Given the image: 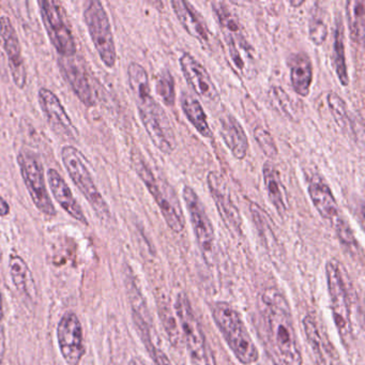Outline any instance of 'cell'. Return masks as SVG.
<instances>
[{
	"label": "cell",
	"instance_id": "cell-34",
	"mask_svg": "<svg viewBox=\"0 0 365 365\" xmlns=\"http://www.w3.org/2000/svg\"><path fill=\"white\" fill-rule=\"evenodd\" d=\"M253 134L256 143L266 157L271 160L275 159L279 155V149H277L274 138L271 135L270 132L267 131L264 128L256 127Z\"/></svg>",
	"mask_w": 365,
	"mask_h": 365
},
{
	"label": "cell",
	"instance_id": "cell-23",
	"mask_svg": "<svg viewBox=\"0 0 365 365\" xmlns=\"http://www.w3.org/2000/svg\"><path fill=\"white\" fill-rule=\"evenodd\" d=\"M303 330L307 343L313 352L314 360L317 365H334V356L332 348L324 339L320 331L317 320L312 315H307L302 319Z\"/></svg>",
	"mask_w": 365,
	"mask_h": 365
},
{
	"label": "cell",
	"instance_id": "cell-5",
	"mask_svg": "<svg viewBox=\"0 0 365 365\" xmlns=\"http://www.w3.org/2000/svg\"><path fill=\"white\" fill-rule=\"evenodd\" d=\"M175 315L178 320L192 364L217 365L212 349L185 292L177 294Z\"/></svg>",
	"mask_w": 365,
	"mask_h": 365
},
{
	"label": "cell",
	"instance_id": "cell-22",
	"mask_svg": "<svg viewBox=\"0 0 365 365\" xmlns=\"http://www.w3.org/2000/svg\"><path fill=\"white\" fill-rule=\"evenodd\" d=\"M220 125L222 138L232 155L237 160L245 159L250 143L241 123L232 115L225 114L220 119Z\"/></svg>",
	"mask_w": 365,
	"mask_h": 365
},
{
	"label": "cell",
	"instance_id": "cell-8",
	"mask_svg": "<svg viewBox=\"0 0 365 365\" xmlns=\"http://www.w3.org/2000/svg\"><path fill=\"white\" fill-rule=\"evenodd\" d=\"M39 6L44 29L55 50L63 58L76 56L78 46L63 6L55 0H42Z\"/></svg>",
	"mask_w": 365,
	"mask_h": 365
},
{
	"label": "cell",
	"instance_id": "cell-16",
	"mask_svg": "<svg viewBox=\"0 0 365 365\" xmlns=\"http://www.w3.org/2000/svg\"><path fill=\"white\" fill-rule=\"evenodd\" d=\"M0 37L3 39L14 84L18 88L23 89L27 83L26 65L18 34L7 16H0Z\"/></svg>",
	"mask_w": 365,
	"mask_h": 365
},
{
	"label": "cell",
	"instance_id": "cell-36",
	"mask_svg": "<svg viewBox=\"0 0 365 365\" xmlns=\"http://www.w3.org/2000/svg\"><path fill=\"white\" fill-rule=\"evenodd\" d=\"M6 354V331L4 322L3 299L0 294V363L3 362Z\"/></svg>",
	"mask_w": 365,
	"mask_h": 365
},
{
	"label": "cell",
	"instance_id": "cell-31",
	"mask_svg": "<svg viewBox=\"0 0 365 365\" xmlns=\"http://www.w3.org/2000/svg\"><path fill=\"white\" fill-rule=\"evenodd\" d=\"M309 37L313 44L317 46H322L328 38V25L322 8H315L312 11L309 21Z\"/></svg>",
	"mask_w": 365,
	"mask_h": 365
},
{
	"label": "cell",
	"instance_id": "cell-32",
	"mask_svg": "<svg viewBox=\"0 0 365 365\" xmlns=\"http://www.w3.org/2000/svg\"><path fill=\"white\" fill-rule=\"evenodd\" d=\"M155 91L161 98L164 104L174 106L176 102V91H175V80L170 70L165 69L159 74L155 83Z\"/></svg>",
	"mask_w": 365,
	"mask_h": 365
},
{
	"label": "cell",
	"instance_id": "cell-38",
	"mask_svg": "<svg viewBox=\"0 0 365 365\" xmlns=\"http://www.w3.org/2000/svg\"><path fill=\"white\" fill-rule=\"evenodd\" d=\"M129 365H146L144 361L140 360L138 358H133L130 360Z\"/></svg>",
	"mask_w": 365,
	"mask_h": 365
},
{
	"label": "cell",
	"instance_id": "cell-21",
	"mask_svg": "<svg viewBox=\"0 0 365 365\" xmlns=\"http://www.w3.org/2000/svg\"><path fill=\"white\" fill-rule=\"evenodd\" d=\"M309 198L322 219L334 222L341 215L339 205L330 187L319 177H314L307 185Z\"/></svg>",
	"mask_w": 365,
	"mask_h": 365
},
{
	"label": "cell",
	"instance_id": "cell-9",
	"mask_svg": "<svg viewBox=\"0 0 365 365\" xmlns=\"http://www.w3.org/2000/svg\"><path fill=\"white\" fill-rule=\"evenodd\" d=\"M84 20L102 63L108 68H114L117 61L116 46L103 4L99 0L89 1L84 10Z\"/></svg>",
	"mask_w": 365,
	"mask_h": 365
},
{
	"label": "cell",
	"instance_id": "cell-10",
	"mask_svg": "<svg viewBox=\"0 0 365 365\" xmlns=\"http://www.w3.org/2000/svg\"><path fill=\"white\" fill-rule=\"evenodd\" d=\"M18 164L34 205L43 215H56V208L46 187L43 165L39 157L29 149H23L19 153Z\"/></svg>",
	"mask_w": 365,
	"mask_h": 365
},
{
	"label": "cell",
	"instance_id": "cell-2",
	"mask_svg": "<svg viewBox=\"0 0 365 365\" xmlns=\"http://www.w3.org/2000/svg\"><path fill=\"white\" fill-rule=\"evenodd\" d=\"M262 312L271 343L284 365H302L289 303L277 288H267L262 296Z\"/></svg>",
	"mask_w": 365,
	"mask_h": 365
},
{
	"label": "cell",
	"instance_id": "cell-35",
	"mask_svg": "<svg viewBox=\"0 0 365 365\" xmlns=\"http://www.w3.org/2000/svg\"><path fill=\"white\" fill-rule=\"evenodd\" d=\"M272 95L275 101L279 104V110L290 119H296V112H294V102L290 99L289 96L281 88V87H273Z\"/></svg>",
	"mask_w": 365,
	"mask_h": 365
},
{
	"label": "cell",
	"instance_id": "cell-19",
	"mask_svg": "<svg viewBox=\"0 0 365 365\" xmlns=\"http://www.w3.org/2000/svg\"><path fill=\"white\" fill-rule=\"evenodd\" d=\"M48 181L51 191H52L56 202L61 205V208L76 221L84 224V225H88V220H87L82 207L74 197L73 193L65 179L54 168L48 170Z\"/></svg>",
	"mask_w": 365,
	"mask_h": 365
},
{
	"label": "cell",
	"instance_id": "cell-17",
	"mask_svg": "<svg viewBox=\"0 0 365 365\" xmlns=\"http://www.w3.org/2000/svg\"><path fill=\"white\" fill-rule=\"evenodd\" d=\"M181 71L192 91L208 102H217L220 93L206 68L193 55L183 53L179 59Z\"/></svg>",
	"mask_w": 365,
	"mask_h": 365
},
{
	"label": "cell",
	"instance_id": "cell-26",
	"mask_svg": "<svg viewBox=\"0 0 365 365\" xmlns=\"http://www.w3.org/2000/svg\"><path fill=\"white\" fill-rule=\"evenodd\" d=\"M181 108L185 113L187 120L195 128L196 131L205 138H211L213 136L212 130L208 123L206 113L202 108V103L193 96L187 93H182L180 98Z\"/></svg>",
	"mask_w": 365,
	"mask_h": 365
},
{
	"label": "cell",
	"instance_id": "cell-30",
	"mask_svg": "<svg viewBox=\"0 0 365 365\" xmlns=\"http://www.w3.org/2000/svg\"><path fill=\"white\" fill-rule=\"evenodd\" d=\"M327 102H328L329 108H330L331 114H332L336 125L345 131L351 130V119H350L345 100L334 91H331L327 97Z\"/></svg>",
	"mask_w": 365,
	"mask_h": 365
},
{
	"label": "cell",
	"instance_id": "cell-6",
	"mask_svg": "<svg viewBox=\"0 0 365 365\" xmlns=\"http://www.w3.org/2000/svg\"><path fill=\"white\" fill-rule=\"evenodd\" d=\"M326 279L333 320L341 341L348 346L352 339L351 305L341 266L337 260L327 262Z\"/></svg>",
	"mask_w": 365,
	"mask_h": 365
},
{
	"label": "cell",
	"instance_id": "cell-27",
	"mask_svg": "<svg viewBox=\"0 0 365 365\" xmlns=\"http://www.w3.org/2000/svg\"><path fill=\"white\" fill-rule=\"evenodd\" d=\"M333 66L337 78L344 87L349 85L347 63H346L345 43H344V24L341 16H337L335 22L334 44H333Z\"/></svg>",
	"mask_w": 365,
	"mask_h": 365
},
{
	"label": "cell",
	"instance_id": "cell-3",
	"mask_svg": "<svg viewBox=\"0 0 365 365\" xmlns=\"http://www.w3.org/2000/svg\"><path fill=\"white\" fill-rule=\"evenodd\" d=\"M211 314L215 324L237 360L243 365L257 362L259 351L237 309L227 302L220 301L213 304Z\"/></svg>",
	"mask_w": 365,
	"mask_h": 365
},
{
	"label": "cell",
	"instance_id": "cell-20",
	"mask_svg": "<svg viewBox=\"0 0 365 365\" xmlns=\"http://www.w3.org/2000/svg\"><path fill=\"white\" fill-rule=\"evenodd\" d=\"M170 5L185 31L202 43H208L210 40V33L205 22L204 16H202V14L191 4L185 0H173Z\"/></svg>",
	"mask_w": 365,
	"mask_h": 365
},
{
	"label": "cell",
	"instance_id": "cell-18",
	"mask_svg": "<svg viewBox=\"0 0 365 365\" xmlns=\"http://www.w3.org/2000/svg\"><path fill=\"white\" fill-rule=\"evenodd\" d=\"M61 71L69 83L76 97L87 108H93L96 104L95 91L91 86L86 70L83 69L73 57L59 59Z\"/></svg>",
	"mask_w": 365,
	"mask_h": 365
},
{
	"label": "cell",
	"instance_id": "cell-33",
	"mask_svg": "<svg viewBox=\"0 0 365 365\" xmlns=\"http://www.w3.org/2000/svg\"><path fill=\"white\" fill-rule=\"evenodd\" d=\"M335 232H336L337 238L341 241V245L348 250L351 254L358 255L360 252V247H359L358 240H356V236H354V230L350 227L349 223L346 221L344 217L339 215L334 222Z\"/></svg>",
	"mask_w": 365,
	"mask_h": 365
},
{
	"label": "cell",
	"instance_id": "cell-39",
	"mask_svg": "<svg viewBox=\"0 0 365 365\" xmlns=\"http://www.w3.org/2000/svg\"><path fill=\"white\" fill-rule=\"evenodd\" d=\"M289 4L292 7H300V6H302L303 4H304V1H290Z\"/></svg>",
	"mask_w": 365,
	"mask_h": 365
},
{
	"label": "cell",
	"instance_id": "cell-15",
	"mask_svg": "<svg viewBox=\"0 0 365 365\" xmlns=\"http://www.w3.org/2000/svg\"><path fill=\"white\" fill-rule=\"evenodd\" d=\"M38 100L53 131L65 140L76 142L78 138V129L56 93L50 89L41 88Z\"/></svg>",
	"mask_w": 365,
	"mask_h": 365
},
{
	"label": "cell",
	"instance_id": "cell-1",
	"mask_svg": "<svg viewBox=\"0 0 365 365\" xmlns=\"http://www.w3.org/2000/svg\"><path fill=\"white\" fill-rule=\"evenodd\" d=\"M128 81L140 120L151 142L165 155L174 153L177 146L174 127L165 110L151 95L150 82L146 69L140 63H130Z\"/></svg>",
	"mask_w": 365,
	"mask_h": 365
},
{
	"label": "cell",
	"instance_id": "cell-11",
	"mask_svg": "<svg viewBox=\"0 0 365 365\" xmlns=\"http://www.w3.org/2000/svg\"><path fill=\"white\" fill-rule=\"evenodd\" d=\"M182 195L202 257H204L205 262L211 266L215 262V255H217L212 222H211L200 196L193 187L185 185Z\"/></svg>",
	"mask_w": 365,
	"mask_h": 365
},
{
	"label": "cell",
	"instance_id": "cell-7",
	"mask_svg": "<svg viewBox=\"0 0 365 365\" xmlns=\"http://www.w3.org/2000/svg\"><path fill=\"white\" fill-rule=\"evenodd\" d=\"M61 160L70 178L86 198L98 217L102 220L108 219L110 211L108 202L93 180L84 155L76 147L65 146L61 149Z\"/></svg>",
	"mask_w": 365,
	"mask_h": 365
},
{
	"label": "cell",
	"instance_id": "cell-13",
	"mask_svg": "<svg viewBox=\"0 0 365 365\" xmlns=\"http://www.w3.org/2000/svg\"><path fill=\"white\" fill-rule=\"evenodd\" d=\"M59 351L68 365H80L85 356L84 331L82 322L73 312H67L57 324Z\"/></svg>",
	"mask_w": 365,
	"mask_h": 365
},
{
	"label": "cell",
	"instance_id": "cell-28",
	"mask_svg": "<svg viewBox=\"0 0 365 365\" xmlns=\"http://www.w3.org/2000/svg\"><path fill=\"white\" fill-rule=\"evenodd\" d=\"M350 38L361 44L364 37L365 3L363 0H351L346 4Z\"/></svg>",
	"mask_w": 365,
	"mask_h": 365
},
{
	"label": "cell",
	"instance_id": "cell-4",
	"mask_svg": "<svg viewBox=\"0 0 365 365\" xmlns=\"http://www.w3.org/2000/svg\"><path fill=\"white\" fill-rule=\"evenodd\" d=\"M132 162L136 174L157 202L168 227L174 232H182L185 226V215L174 187L168 181L158 178L140 153L132 155Z\"/></svg>",
	"mask_w": 365,
	"mask_h": 365
},
{
	"label": "cell",
	"instance_id": "cell-37",
	"mask_svg": "<svg viewBox=\"0 0 365 365\" xmlns=\"http://www.w3.org/2000/svg\"><path fill=\"white\" fill-rule=\"evenodd\" d=\"M10 213V206L0 194V217H7Z\"/></svg>",
	"mask_w": 365,
	"mask_h": 365
},
{
	"label": "cell",
	"instance_id": "cell-24",
	"mask_svg": "<svg viewBox=\"0 0 365 365\" xmlns=\"http://www.w3.org/2000/svg\"><path fill=\"white\" fill-rule=\"evenodd\" d=\"M290 83L297 95L307 97L313 83V63L305 53L294 54L289 58Z\"/></svg>",
	"mask_w": 365,
	"mask_h": 365
},
{
	"label": "cell",
	"instance_id": "cell-12",
	"mask_svg": "<svg viewBox=\"0 0 365 365\" xmlns=\"http://www.w3.org/2000/svg\"><path fill=\"white\" fill-rule=\"evenodd\" d=\"M128 289H129V298L130 302H131L134 324H135L140 339L144 343L147 351L153 358V362L157 365H175L172 359L155 341L153 320H151L150 315H149L146 302H145L144 298H143L134 279H129Z\"/></svg>",
	"mask_w": 365,
	"mask_h": 365
},
{
	"label": "cell",
	"instance_id": "cell-14",
	"mask_svg": "<svg viewBox=\"0 0 365 365\" xmlns=\"http://www.w3.org/2000/svg\"><path fill=\"white\" fill-rule=\"evenodd\" d=\"M207 185L212 196L213 202L219 211L222 221L232 234H242V217L230 194V187L223 175L219 172H210L207 176Z\"/></svg>",
	"mask_w": 365,
	"mask_h": 365
},
{
	"label": "cell",
	"instance_id": "cell-29",
	"mask_svg": "<svg viewBox=\"0 0 365 365\" xmlns=\"http://www.w3.org/2000/svg\"><path fill=\"white\" fill-rule=\"evenodd\" d=\"M10 275H11L12 282L19 292L26 296H31V283H33V277H31V270H29V264L25 262L24 258L20 255L10 256L9 260Z\"/></svg>",
	"mask_w": 365,
	"mask_h": 365
},
{
	"label": "cell",
	"instance_id": "cell-25",
	"mask_svg": "<svg viewBox=\"0 0 365 365\" xmlns=\"http://www.w3.org/2000/svg\"><path fill=\"white\" fill-rule=\"evenodd\" d=\"M262 177L269 200L279 215H285L288 210L287 191L279 170L271 162H266L262 166Z\"/></svg>",
	"mask_w": 365,
	"mask_h": 365
}]
</instances>
